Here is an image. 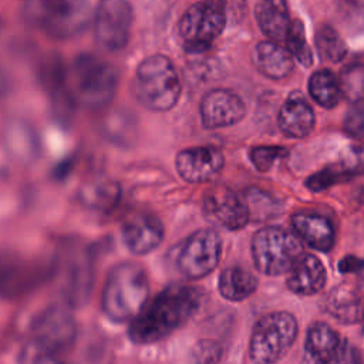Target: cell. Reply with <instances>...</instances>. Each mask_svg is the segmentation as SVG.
Returning a JSON list of instances; mask_svg holds the SVG:
<instances>
[{"label":"cell","instance_id":"1","mask_svg":"<svg viewBox=\"0 0 364 364\" xmlns=\"http://www.w3.org/2000/svg\"><path fill=\"white\" fill-rule=\"evenodd\" d=\"M203 296V291L193 286L171 284L165 287L129 323V340L142 346L166 338L198 313Z\"/></svg>","mask_w":364,"mask_h":364},{"label":"cell","instance_id":"2","mask_svg":"<svg viewBox=\"0 0 364 364\" xmlns=\"http://www.w3.org/2000/svg\"><path fill=\"white\" fill-rule=\"evenodd\" d=\"M148 293L149 280L144 267L124 262L117 264L107 277L101 309L115 323L132 321L146 306Z\"/></svg>","mask_w":364,"mask_h":364},{"label":"cell","instance_id":"3","mask_svg":"<svg viewBox=\"0 0 364 364\" xmlns=\"http://www.w3.org/2000/svg\"><path fill=\"white\" fill-rule=\"evenodd\" d=\"M181 80L176 68L165 55L155 54L139 63L132 80V94L151 111L173 108L181 95Z\"/></svg>","mask_w":364,"mask_h":364},{"label":"cell","instance_id":"4","mask_svg":"<svg viewBox=\"0 0 364 364\" xmlns=\"http://www.w3.org/2000/svg\"><path fill=\"white\" fill-rule=\"evenodd\" d=\"M297 320L289 311H272L255 324L249 340V357L253 364H276L297 338Z\"/></svg>","mask_w":364,"mask_h":364},{"label":"cell","instance_id":"5","mask_svg":"<svg viewBox=\"0 0 364 364\" xmlns=\"http://www.w3.org/2000/svg\"><path fill=\"white\" fill-rule=\"evenodd\" d=\"M98 3L91 1H30L26 17L50 36L64 38L81 33L94 18Z\"/></svg>","mask_w":364,"mask_h":364},{"label":"cell","instance_id":"6","mask_svg":"<svg viewBox=\"0 0 364 364\" xmlns=\"http://www.w3.org/2000/svg\"><path fill=\"white\" fill-rule=\"evenodd\" d=\"M73 85L81 105L97 109L108 104L117 88L115 68L94 54H80L73 61Z\"/></svg>","mask_w":364,"mask_h":364},{"label":"cell","instance_id":"7","mask_svg":"<svg viewBox=\"0 0 364 364\" xmlns=\"http://www.w3.org/2000/svg\"><path fill=\"white\" fill-rule=\"evenodd\" d=\"M301 250L299 236L279 226L263 228L252 239L253 262L259 272L269 276L289 273Z\"/></svg>","mask_w":364,"mask_h":364},{"label":"cell","instance_id":"8","mask_svg":"<svg viewBox=\"0 0 364 364\" xmlns=\"http://www.w3.org/2000/svg\"><path fill=\"white\" fill-rule=\"evenodd\" d=\"M226 24L225 3L198 1L188 7L178 23V34L189 53L208 50Z\"/></svg>","mask_w":364,"mask_h":364},{"label":"cell","instance_id":"9","mask_svg":"<svg viewBox=\"0 0 364 364\" xmlns=\"http://www.w3.org/2000/svg\"><path fill=\"white\" fill-rule=\"evenodd\" d=\"M30 336V346L51 354L63 353L75 341V320L68 310L58 306H51L33 320Z\"/></svg>","mask_w":364,"mask_h":364},{"label":"cell","instance_id":"10","mask_svg":"<svg viewBox=\"0 0 364 364\" xmlns=\"http://www.w3.org/2000/svg\"><path fill=\"white\" fill-rule=\"evenodd\" d=\"M222 255V240L213 229L193 232L178 255V269L188 279H202L216 269Z\"/></svg>","mask_w":364,"mask_h":364},{"label":"cell","instance_id":"11","mask_svg":"<svg viewBox=\"0 0 364 364\" xmlns=\"http://www.w3.org/2000/svg\"><path fill=\"white\" fill-rule=\"evenodd\" d=\"M131 23L132 9L128 1H101L94 16L95 38L104 48L121 50L128 43Z\"/></svg>","mask_w":364,"mask_h":364},{"label":"cell","instance_id":"12","mask_svg":"<svg viewBox=\"0 0 364 364\" xmlns=\"http://www.w3.org/2000/svg\"><path fill=\"white\" fill-rule=\"evenodd\" d=\"M203 215L212 225L237 230L249 222L250 209L239 193L226 186H216L203 199Z\"/></svg>","mask_w":364,"mask_h":364},{"label":"cell","instance_id":"13","mask_svg":"<svg viewBox=\"0 0 364 364\" xmlns=\"http://www.w3.org/2000/svg\"><path fill=\"white\" fill-rule=\"evenodd\" d=\"M246 114L242 98L230 90L216 88L209 91L200 102V118L209 129L237 124Z\"/></svg>","mask_w":364,"mask_h":364},{"label":"cell","instance_id":"14","mask_svg":"<svg viewBox=\"0 0 364 364\" xmlns=\"http://www.w3.org/2000/svg\"><path fill=\"white\" fill-rule=\"evenodd\" d=\"M225 156L215 146H193L176 155V171L182 179L200 183L216 176L223 168Z\"/></svg>","mask_w":364,"mask_h":364},{"label":"cell","instance_id":"15","mask_svg":"<svg viewBox=\"0 0 364 364\" xmlns=\"http://www.w3.org/2000/svg\"><path fill=\"white\" fill-rule=\"evenodd\" d=\"M122 239L132 253H149L162 242L164 225L154 215L136 213L122 225Z\"/></svg>","mask_w":364,"mask_h":364},{"label":"cell","instance_id":"16","mask_svg":"<svg viewBox=\"0 0 364 364\" xmlns=\"http://www.w3.org/2000/svg\"><path fill=\"white\" fill-rule=\"evenodd\" d=\"M326 279V269L320 259L311 253H303L289 272L287 287L296 294L311 296L324 287Z\"/></svg>","mask_w":364,"mask_h":364},{"label":"cell","instance_id":"17","mask_svg":"<svg viewBox=\"0 0 364 364\" xmlns=\"http://www.w3.org/2000/svg\"><path fill=\"white\" fill-rule=\"evenodd\" d=\"M291 225L299 237H301L310 247L328 252L334 246L336 232L330 219L318 213L299 212L291 216Z\"/></svg>","mask_w":364,"mask_h":364},{"label":"cell","instance_id":"18","mask_svg":"<svg viewBox=\"0 0 364 364\" xmlns=\"http://www.w3.org/2000/svg\"><path fill=\"white\" fill-rule=\"evenodd\" d=\"M277 122L287 136L304 138L314 128V111L303 97L293 94L282 105Z\"/></svg>","mask_w":364,"mask_h":364},{"label":"cell","instance_id":"19","mask_svg":"<svg viewBox=\"0 0 364 364\" xmlns=\"http://www.w3.org/2000/svg\"><path fill=\"white\" fill-rule=\"evenodd\" d=\"M326 311L337 321L353 324L363 320L364 307L358 293L347 283L333 287L324 299Z\"/></svg>","mask_w":364,"mask_h":364},{"label":"cell","instance_id":"20","mask_svg":"<svg viewBox=\"0 0 364 364\" xmlns=\"http://www.w3.org/2000/svg\"><path fill=\"white\" fill-rule=\"evenodd\" d=\"M252 58L259 71L273 80H283L293 71L291 54L273 41L257 43Z\"/></svg>","mask_w":364,"mask_h":364},{"label":"cell","instance_id":"21","mask_svg":"<svg viewBox=\"0 0 364 364\" xmlns=\"http://www.w3.org/2000/svg\"><path fill=\"white\" fill-rule=\"evenodd\" d=\"M260 30L274 41H286L291 28V18L284 1H260L255 7Z\"/></svg>","mask_w":364,"mask_h":364},{"label":"cell","instance_id":"22","mask_svg":"<svg viewBox=\"0 0 364 364\" xmlns=\"http://www.w3.org/2000/svg\"><path fill=\"white\" fill-rule=\"evenodd\" d=\"M343 343L344 340L333 327L323 321H317L313 323L307 330L304 348L316 364H318L336 355Z\"/></svg>","mask_w":364,"mask_h":364},{"label":"cell","instance_id":"23","mask_svg":"<svg viewBox=\"0 0 364 364\" xmlns=\"http://www.w3.org/2000/svg\"><path fill=\"white\" fill-rule=\"evenodd\" d=\"M219 293L230 301H242L250 297L257 289V279L240 266L225 269L219 276Z\"/></svg>","mask_w":364,"mask_h":364},{"label":"cell","instance_id":"24","mask_svg":"<svg viewBox=\"0 0 364 364\" xmlns=\"http://www.w3.org/2000/svg\"><path fill=\"white\" fill-rule=\"evenodd\" d=\"M309 92L311 98L324 108L336 107L341 98L338 78L328 70L313 73L309 80Z\"/></svg>","mask_w":364,"mask_h":364},{"label":"cell","instance_id":"25","mask_svg":"<svg viewBox=\"0 0 364 364\" xmlns=\"http://www.w3.org/2000/svg\"><path fill=\"white\" fill-rule=\"evenodd\" d=\"M316 48L320 57L330 63H340L347 55V46L341 36L328 24H321L316 31Z\"/></svg>","mask_w":364,"mask_h":364},{"label":"cell","instance_id":"26","mask_svg":"<svg viewBox=\"0 0 364 364\" xmlns=\"http://www.w3.org/2000/svg\"><path fill=\"white\" fill-rule=\"evenodd\" d=\"M338 84L344 98L360 104L364 100V64L353 63L344 67L340 73Z\"/></svg>","mask_w":364,"mask_h":364},{"label":"cell","instance_id":"27","mask_svg":"<svg viewBox=\"0 0 364 364\" xmlns=\"http://www.w3.org/2000/svg\"><path fill=\"white\" fill-rule=\"evenodd\" d=\"M286 50L291 54V57H296V60L303 64L304 67H310L313 63L311 50L309 47V43L306 40L304 27L300 20H294L291 24V28L289 31V36L286 38Z\"/></svg>","mask_w":364,"mask_h":364},{"label":"cell","instance_id":"28","mask_svg":"<svg viewBox=\"0 0 364 364\" xmlns=\"http://www.w3.org/2000/svg\"><path fill=\"white\" fill-rule=\"evenodd\" d=\"M286 154L287 151L283 146H255L250 149V159L260 172H267Z\"/></svg>","mask_w":364,"mask_h":364},{"label":"cell","instance_id":"29","mask_svg":"<svg viewBox=\"0 0 364 364\" xmlns=\"http://www.w3.org/2000/svg\"><path fill=\"white\" fill-rule=\"evenodd\" d=\"M338 168L347 178L363 175L364 173V144L348 146Z\"/></svg>","mask_w":364,"mask_h":364},{"label":"cell","instance_id":"30","mask_svg":"<svg viewBox=\"0 0 364 364\" xmlns=\"http://www.w3.org/2000/svg\"><path fill=\"white\" fill-rule=\"evenodd\" d=\"M223 354L222 346L210 338L199 340L193 346V360L196 364H216Z\"/></svg>","mask_w":364,"mask_h":364},{"label":"cell","instance_id":"31","mask_svg":"<svg viewBox=\"0 0 364 364\" xmlns=\"http://www.w3.org/2000/svg\"><path fill=\"white\" fill-rule=\"evenodd\" d=\"M23 364H73L58 357V354H51L41 351L30 344H27L21 353Z\"/></svg>","mask_w":364,"mask_h":364},{"label":"cell","instance_id":"32","mask_svg":"<svg viewBox=\"0 0 364 364\" xmlns=\"http://www.w3.org/2000/svg\"><path fill=\"white\" fill-rule=\"evenodd\" d=\"M344 129L354 138L364 139V102L355 104L344 118Z\"/></svg>","mask_w":364,"mask_h":364},{"label":"cell","instance_id":"33","mask_svg":"<svg viewBox=\"0 0 364 364\" xmlns=\"http://www.w3.org/2000/svg\"><path fill=\"white\" fill-rule=\"evenodd\" d=\"M346 178L344 173L340 171V168L336 169H323L320 172H317L316 175L310 176L306 181V185L309 189L311 191H323L326 188H328L330 185L336 183L337 181Z\"/></svg>","mask_w":364,"mask_h":364},{"label":"cell","instance_id":"34","mask_svg":"<svg viewBox=\"0 0 364 364\" xmlns=\"http://www.w3.org/2000/svg\"><path fill=\"white\" fill-rule=\"evenodd\" d=\"M318 364H364V363L360 351L355 347H353L347 340H344L341 348L337 351L336 355Z\"/></svg>","mask_w":364,"mask_h":364},{"label":"cell","instance_id":"35","mask_svg":"<svg viewBox=\"0 0 364 364\" xmlns=\"http://www.w3.org/2000/svg\"><path fill=\"white\" fill-rule=\"evenodd\" d=\"M364 264L363 260H358L355 257H346L340 262V270L347 273V272H353V270H358L361 266Z\"/></svg>","mask_w":364,"mask_h":364},{"label":"cell","instance_id":"36","mask_svg":"<svg viewBox=\"0 0 364 364\" xmlns=\"http://www.w3.org/2000/svg\"><path fill=\"white\" fill-rule=\"evenodd\" d=\"M361 321H363V331H364V316H363V320H361Z\"/></svg>","mask_w":364,"mask_h":364}]
</instances>
